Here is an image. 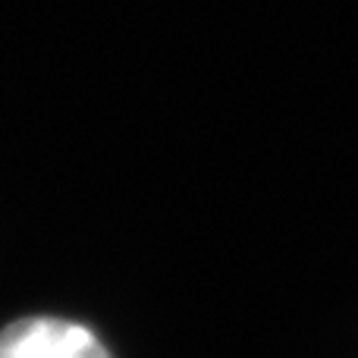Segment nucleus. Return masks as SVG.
<instances>
[{
  "label": "nucleus",
  "mask_w": 358,
  "mask_h": 358,
  "mask_svg": "<svg viewBox=\"0 0 358 358\" xmlns=\"http://www.w3.org/2000/svg\"><path fill=\"white\" fill-rule=\"evenodd\" d=\"M0 358H110L88 327L63 317H22L0 330Z\"/></svg>",
  "instance_id": "1"
}]
</instances>
